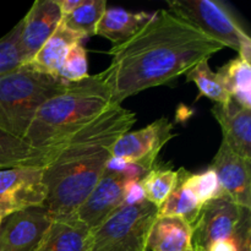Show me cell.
<instances>
[{
    "label": "cell",
    "mask_w": 251,
    "mask_h": 251,
    "mask_svg": "<svg viewBox=\"0 0 251 251\" xmlns=\"http://www.w3.org/2000/svg\"><path fill=\"white\" fill-rule=\"evenodd\" d=\"M223 48L185 20L161 10L131 38L110 49L112 61L100 76L113 104L122 105L130 96L171 83Z\"/></svg>",
    "instance_id": "obj_1"
},
{
    "label": "cell",
    "mask_w": 251,
    "mask_h": 251,
    "mask_svg": "<svg viewBox=\"0 0 251 251\" xmlns=\"http://www.w3.org/2000/svg\"><path fill=\"white\" fill-rule=\"evenodd\" d=\"M136 123V114L113 104L80 129L42 150L39 168L47 186L44 206L53 218L69 217L105 172L112 150Z\"/></svg>",
    "instance_id": "obj_2"
},
{
    "label": "cell",
    "mask_w": 251,
    "mask_h": 251,
    "mask_svg": "<svg viewBox=\"0 0 251 251\" xmlns=\"http://www.w3.org/2000/svg\"><path fill=\"white\" fill-rule=\"evenodd\" d=\"M110 105V92L100 74L88 75L69 83L63 92L38 108L25 140L33 149L43 150L90 123Z\"/></svg>",
    "instance_id": "obj_3"
},
{
    "label": "cell",
    "mask_w": 251,
    "mask_h": 251,
    "mask_svg": "<svg viewBox=\"0 0 251 251\" xmlns=\"http://www.w3.org/2000/svg\"><path fill=\"white\" fill-rule=\"evenodd\" d=\"M69 86L26 66L0 77V130L25 139L38 108Z\"/></svg>",
    "instance_id": "obj_4"
},
{
    "label": "cell",
    "mask_w": 251,
    "mask_h": 251,
    "mask_svg": "<svg viewBox=\"0 0 251 251\" xmlns=\"http://www.w3.org/2000/svg\"><path fill=\"white\" fill-rule=\"evenodd\" d=\"M158 208L147 200L123 206L91 229L90 251H146Z\"/></svg>",
    "instance_id": "obj_5"
},
{
    "label": "cell",
    "mask_w": 251,
    "mask_h": 251,
    "mask_svg": "<svg viewBox=\"0 0 251 251\" xmlns=\"http://www.w3.org/2000/svg\"><path fill=\"white\" fill-rule=\"evenodd\" d=\"M172 14L195 26L225 47L239 51L240 47L251 41L232 10L216 0H171Z\"/></svg>",
    "instance_id": "obj_6"
},
{
    "label": "cell",
    "mask_w": 251,
    "mask_h": 251,
    "mask_svg": "<svg viewBox=\"0 0 251 251\" xmlns=\"http://www.w3.org/2000/svg\"><path fill=\"white\" fill-rule=\"evenodd\" d=\"M250 215V208L242 207L226 196L208 201L193 226L194 251H206L217 240L235 238L243 221Z\"/></svg>",
    "instance_id": "obj_7"
},
{
    "label": "cell",
    "mask_w": 251,
    "mask_h": 251,
    "mask_svg": "<svg viewBox=\"0 0 251 251\" xmlns=\"http://www.w3.org/2000/svg\"><path fill=\"white\" fill-rule=\"evenodd\" d=\"M47 186L39 167L25 166L0 171V217L44 205Z\"/></svg>",
    "instance_id": "obj_8"
},
{
    "label": "cell",
    "mask_w": 251,
    "mask_h": 251,
    "mask_svg": "<svg viewBox=\"0 0 251 251\" xmlns=\"http://www.w3.org/2000/svg\"><path fill=\"white\" fill-rule=\"evenodd\" d=\"M173 127V123L162 117L142 129L125 132L113 146L112 156L151 171L161 150L176 136Z\"/></svg>",
    "instance_id": "obj_9"
},
{
    "label": "cell",
    "mask_w": 251,
    "mask_h": 251,
    "mask_svg": "<svg viewBox=\"0 0 251 251\" xmlns=\"http://www.w3.org/2000/svg\"><path fill=\"white\" fill-rule=\"evenodd\" d=\"M51 222L44 205L10 213L0 223V251H37Z\"/></svg>",
    "instance_id": "obj_10"
},
{
    "label": "cell",
    "mask_w": 251,
    "mask_h": 251,
    "mask_svg": "<svg viewBox=\"0 0 251 251\" xmlns=\"http://www.w3.org/2000/svg\"><path fill=\"white\" fill-rule=\"evenodd\" d=\"M127 180L129 178L123 172L105 171L95 189L73 216L90 229L100 226L118 208L123 207Z\"/></svg>",
    "instance_id": "obj_11"
},
{
    "label": "cell",
    "mask_w": 251,
    "mask_h": 251,
    "mask_svg": "<svg viewBox=\"0 0 251 251\" xmlns=\"http://www.w3.org/2000/svg\"><path fill=\"white\" fill-rule=\"evenodd\" d=\"M210 168L217 176L222 196L242 207L251 208V161L222 142Z\"/></svg>",
    "instance_id": "obj_12"
},
{
    "label": "cell",
    "mask_w": 251,
    "mask_h": 251,
    "mask_svg": "<svg viewBox=\"0 0 251 251\" xmlns=\"http://www.w3.org/2000/svg\"><path fill=\"white\" fill-rule=\"evenodd\" d=\"M21 21L20 43L24 65L33 58L44 42L55 31L61 21V12L55 0H37Z\"/></svg>",
    "instance_id": "obj_13"
},
{
    "label": "cell",
    "mask_w": 251,
    "mask_h": 251,
    "mask_svg": "<svg viewBox=\"0 0 251 251\" xmlns=\"http://www.w3.org/2000/svg\"><path fill=\"white\" fill-rule=\"evenodd\" d=\"M211 112L222 129L223 144L251 161V110L230 100L227 105L215 104Z\"/></svg>",
    "instance_id": "obj_14"
},
{
    "label": "cell",
    "mask_w": 251,
    "mask_h": 251,
    "mask_svg": "<svg viewBox=\"0 0 251 251\" xmlns=\"http://www.w3.org/2000/svg\"><path fill=\"white\" fill-rule=\"evenodd\" d=\"M83 37L68 28L63 22L58 25L55 31L44 42L31 60L21 66L31 69L36 73L59 77L69 51L75 44L82 43Z\"/></svg>",
    "instance_id": "obj_15"
},
{
    "label": "cell",
    "mask_w": 251,
    "mask_h": 251,
    "mask_svg": "<svg viewBox=\"0 0 251 251\" xmlns=\"http://www.w3.org/2000/svg\"><path fill=\"white\" fill-rule=\"evenodd\" d=\"M91 229L74 216L53 218L37 251H90Z\"/></svg>",
    "instance_id": "obj_16"
},
{
    "label": "cell",
    "mask_w": 251,
    "mask_h": 251,
    "mask_svg": "<svg viewBox=\"0 0 251 251\" xmlns=\"http://www.w3.org/2000/svg\"><path fill=\"white\" fill-rule=\"evenodd\" d=\"M193 228L174 217H157L147 239L146 251H194Z\"/></svg>",
    "instance_id": "obj_17"
},
{
    "label": "cell",
    "mask_w": 251,
    "mask_h": 251,
    "mask_svg": "<svg viewBox=\"0 0 251 251\" xmlns=\"http://www.w3.org/2000/svg\"><path fill=\"white\" fill-rule=\"evenodd\" d=\"M152 16L153 14L149 12H130L120 7H109L98 22L96 34L109 39L118 46L131 38Z\"/></svg>",
    "instance_id": "obj_18"
},
{
    "label": "cell",
    "mask_w": 251,
    "mask_h": 251,
    "mask_svg": "<svg viewBox=\"0 0 251 251\" xmlns=\"http://www.w3.org/2000/svg\"><path fill=\"white\" fill-rule=\"evenodd\" d=\"M226 90L240 107L251 110V65L242 58L228 61L217 71Z\"/></svg>",
    "instance_id": "obj_19"
},
{
    "label": "cell",
    "mask_w": 251,
    "mask_h": 251,
    "mask_svg": "<svg viewBox=\"0 0 251 251\" xmlns=\"http://www.w3.org/2000/svg\"><path fill=\"white\" fill-rule=\"evenodd\" d=\"M42 150H36L25 139L0 130V171L16 167H39Z\"/></svg>",
    "instance_id": "obj_20"
},
{
    "label": "cell",
    "mask_w": 251,
    "mask_h": 251,
    "mask_svg": "<svg viewBox=\"0 0 251 251\" xmlns=\"http://www.w3.org/2000/svg\"><path fill=\"white\" fill-rule=\"evenodd\" d=\"M139 183L144 190L145 199L159 208L178 185L179 171L163 164H154Z\"/></svg>",
    "instance_id": "obj_21"
},
{
    "label": "cell",
    "mask_w": 251,
    "mask_h": 251,
    "mask_svg": "<svg viewBox=\"0 0 251 251\" xmlns=\"http://www.w3.org/2000/svg\"><path fill=\"white\" fill-rule=\"evenodd\" d=\"M202 206L199 203L194 194L184 185L181 168L179 169V183L163 205L158 208V217L180 218L193 228Z\"/></svg>",
    "instance_id": "obj_22"
},
{
    "label": "cell",
    "mask_w": 251,
    "mask_h": 251,
    "mask_svg": "<svg viewBox=\"0 0 251 251\" xmlns=\"http://www.w3.org/2000/svg\"><path fill=\"white\" fill-rule=\"evenodd\" d=\"M186 81H193L199 88V97L205 96L216 104L227 105L230 102V95L226 90L222 80L217 73H213L210 68L208 59L196 64L186 73Z\"/></svg>",
    "instance_id": "obj_23"
},
{
    "label": "cell",
    "mask_w": 251,
    "mask_h": 251,
    "mask_svg": "<svg viewBox=\"0 0 251 251\" xmlns=\"http://www.w3.org/2000/svg\"><path fill=\"white\" fill-rule=\"evenodd\" d=\"M107 10L105 0H83L71 14L61 17V22L83 38L95 36L98 22Z\"/></svg>",
    "instance_id": "obj_24"
},
{
    "label": "cell",
    "mask_w": 251,
    "mask_h": 251,
    "mask_svg": "<svg viewBox=\"0 0 251 251\" xmlns=\"http://www.w3.org/2000/svg\"><path fill=\"white\" fill-rule=\"evenodd\" d=\"M181 176L184 185L194 194L201 206L222 196L217 176L210 167L201 173H190L181 168Z\"/></svg>",
    "instance_id": "obj_25"
},
{
    "label": "cell",
    "mask_w": 251,
    "mask_h": 251,
    "mask_svg": "<svg viewBox=\"0 0 251 251\" xmlns=\"http://www.w3.org/2000/svg\"><path fill=\"white\" fill-rule=\"evenodd\" d=\"M22 21L17 22L11 31L0 38V77L5 74L16 70L24 63V55L21 50Z\"/></svg>",
    "instance_id": "obj_26"
},
{
    "label": "cell",
    "mask_w": 251,
    "mask_h": 251,
    "mask_svg": "<svg viewBox=\"0 0 251 251\" xmlns=\"http://www.w3.org/2000/svg\"><path fill=\"white\" fill-rule=\"evenodd\" d=\"M88 76L87 51L82 43H77L70 49L63 68L59 73V78L69 83L78 82Z\"/></svg>",
    "instance_id": "obj_27"
},
{
    "label": "cell",
    "mask_w": 251,
    "mask_h": 251,
    "mask_svg": "<svg viewBox=\"0 0 251 251\" xmlns=\"http://www.w3.org/2000/svg\"><path fill=\"white\" fill-rule=\"evenodd\" d=\"M145 194L140 185L139 180L129 179L126 181V188H125L124 200H123V206H132L145 201Z\"/></svg>",
    "instance_id": "obj_28"
},
{
    "label": "cell",
    "mask_w": 251,
    "mask_h": 251,
    "mask_svg": "<svg viewBox=\"0 0 251 251\" xmlns=\"http://www.w3.org/2000/svg\"><path fill=\"white\" fill-rule=\"evenodd\" d=\"M234 239L238 243V251H251V215L243 221Z\"/></svg>",
    "instance_id": "obj_29"
},
{
    "label": "cell",
    "mask_w": 251,
    "mask_h": 251,
    "mask_svg": "<svg viewBox=\"0 0 251 251\" xmlns=\"http://www.w3.org/2000/svg\"><path fill=\"white\" fill-rule=\"evenodd\" d=\"M206 251H238V243L234 238L221 239L212 243Z\"/></svg>",
    "instance_id": "obj_30"
},
{
    "label": "cell",
    "mask_w": 251,
    "mask_h": 251,
    "mask_svg": "<svg viewBox=\"0 0 251 251\" xmlns=\"http://www.w3.org/2000/svg\"><path fill=\"white\" fill-rule=\"evenodd\" d=\"M82 1L83 0H55L56 5H58L59 10L61 12V17L71 14L76 7L82 4Z\"/></svg>",
    "instance_id": "obj_31"
},
{
    "label": "cell",
    "mask_w": 251,
    "mask_h": 251,
    "mask_svg": "<svg viewBox=\"0 0 251 251\" xmlns=\"http://www.w3.org/2000/svg\"><path fill=\"white\" fill-rule=\"evenodd\" d=\"M127 162L124 161L122 158H118V157H110L109 161L107 162V166H105V171L110 172H123L126 167Z\"/></svg>",
    "instance_id": "obj_32"
},
{
    "label": "cell",
    "mask_w": 251,
    "mask_h": 251,
    "mask_svg": "<svg viewBox=\"0 0 251 251\" xmlns=\"http://www.w3.org/2000/svg\"><path fill=\"white\" fill-rule=\"evenodd\" d=\"M0 223H1V217H0Z\"/></svg>",
    "instance_id": "obj_33"
}]
</instances>
